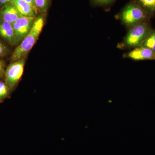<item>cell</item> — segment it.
Masks as SVG:
<instances>
[{
	"instance_id": "cell-6",
	"label": "cell",
	"mask_w": 155,
	"mask_h": 155,
	"mask_svg": "<svg viewBox=\"0 0 155 155\" xmlns=\"http://www.w3.org/2000/svg\"><path fill=\"white\" fill-rule=\"evenodd\" d=\"M124 58L134 61L154 60L155 61V51L145 47L140 46L134 48L123 55Z\"/></svg>"
},
{
	"instance_id": "cell-18",
	"label": "cell",
	"mask_w": 155,
	"mask_h": 155,
	"mask_svg": "<svg viewBox=\"0 0 155 155\" xmlns=\"http://www.w3.org/2000/svg\"><path fill=\"white\" fill-rule=\"evenodd\" d=\"M23 1H25V2H26L29 3V4H30V5H31L34 6V7H35V5L34 1V0H23ZM35 8H36V7H35Z\"/></svg>"
},
{
	"instance_id": "cell-13",
	"label": "cell",
	"mask_w": 155,
	"mask_h": 155,
	"mask_svg": "<svg viewBox=\"0 0 155 155\" xmlns=\"http://www.w3.org/2000/svg\"><path fill=\"white\" fill-rule=\"evenodd\" d=\"M36 8L41 11H45L48 8L50 0H34Z\"/></svg>"
},
{
	"instance_id": "cell-8",
	"label": "cell",
	"mask_w": 155,
	"mask_h": 155,
	"mask_svg": "<svg viewBox=\"0 0 155 155\" xmlns=\"http://www.w3.org/2000/svg\"><path fill=\"white\" fill-rule=\"evenodd\" d=\"M11 3L22 16L35 17L36 15L37 9L23 0H12Z\"/></svg>"
},
{
	"instance_id": "cell-11",
	"label": "cell",
	"mask_w": 155,
	"mask_h": 155,
	"mask_svg": "<svg viewBox=\"0 0 155 155\" xmlns=\"http://www.w3.org/2000/svg\"><path fill=\"white\" fill-rule=\"evenodd\" d=\"M141 46L145 47L155 51V31H152Z\"/></svg>"
},
{
	"instance_id": "cell-10",
	"label": "cell",
	"mask_w": 155,
	"mask_h": 155,
	"mask_svg": "<svg viewBox=\"0 0 155 155\" xmlns=\"http://www.w3.org/2000/svg\"><path fill=\"white\" fill-rule=\"evenodd\" d=\"M134 2L148 14H155V0H135Z\"/></svg>"
},
{
	"instance_id": "cell-1",
	"label": "cell",
	"mask_w": 155,
	"mask_h": 155,
	"mask_svg": "<svg viewBox=\"0 0 155 155\" xmlns=\"http://www.w3.org/2000/svg\"><path fill=\"white\" fill-rule=\"evenodd\" d=\"M152 31L146 22L134 25L128 29L123 40L117 45V48L122 50L133 49L141 46Z\"/></svg>"
},
{
	"instance_id": "cell-14",
	"label": "cell",
	"mask_w": 155,
	"mask_h": 155,
	"mask_svg": "<svg viewBox=\"0 0 155 155\" xmlns=\"http://www.w3.org/2000/svg\"><path fill=\"white\" fill-rule=\"evenodd\" d=\"M115 0H91V2L94 6H104L110 5Z\"/></svg>"
},
{
	"instance_id": "cell-17",
	"label": "cell",
	"mask_w": 155,
	"mask_h": 155,
	"mask_svg": "<svg viewBox=\"0 0 155 155\" xmlns=\"http://www.w3.org/2000/svg\"><path fill=\"white\" fill-rule=\"evenodd\" d=\"M12 0H0V5H5L8 3H11Z\"/></svg>"
},
{
	"instance_id": "cell-4",
	"label": "cell",
	"mask_w": 155,
	"mask_h": 155,
	"mask_svg": "<svg viewBox=\"0 0 155 155\" xmlns=\"http://www.w3.org/2000/svg\"><path fill=\"white\" fill-rule=\"evenodd\" d=\"M25 61L21 59L11 64L5 72L6 84L12 89L18 83L24 71Z\"/></svg>"
},
{
	"instance_id": "cell-15",
	"label": "cell",
	"mask_w": 155,
	"mask_h": 155,
	"mask_svg": "<svg viewBox=\"0 0 155 155\" xmlns=\"http://www.w3.org/2000/svg\"><path fill=\"white\" fill-rule=\"evenodd\" d=\"M7 52V48L0 42V56L5 55Z\"/></svg>"
},
{
	"instance_id": "cell-12",
	"label": "cell",
	"mask_w": 155,
	"mask_h": 155,
	"mask_svg": "<svg viewBox=\"0 0 155 155\" xmlns=\"http://www.w3.org/2000/svg\"><path fill=\"white\" fill-rule=\"evenodd\" d=\"M10 89L8 86L2 81H0V103L8 97Z\"/></svg>"
},
{
	"instance_id": "cell-9",
	"label": "cell",
	"mask_w": 155,
	"mask_h": 155,
	"mask_svg": "<svg viewBox=\"0 0 155 155\" xmlns=\"http://www.w3.org/2000/svg\"><path fill=\"white\" fill-rule=\"evenodd\" d=\"M0 35L11 44H17L13 25L9 22L0 21Z\"/></svg>"
},
{
	"instance_id": "cell-2",
	"label": "cell",
	"mask_w": 155,
	"mask_h": 155,
	"mask_svg": "<svg viewBox=\"0 0 155 155\" xmlns=\"http://www.w3.org/2000/svg\"><path fill=\"white\" fill-rule=\"evenodd\" d=\"M44 23V19L41 16L35 19L29 32L12 54L11 61L13 62L19 61L30 51L41 32Z\"/></svg>"
},
{
	"instance_id": "cell-7",
	"label": "cell",
	"mask_w": 155,
	"mask_h": 155,
	"mask_svg": "<svg viewBox=\"0 0 155 155\" xmlns=\"http://www.w3.org/2000/svg\"><path fill=\"white\" fill-rule=\"evenodd\" d=\"M0 16L2 20L12 24L22 16L11 3L4 5L0 11Z\"/></svg>"
},
{
	"instance_id": "cell-16",
	"label": "cell",
	"mask_w": 155,
	"mask_h": 155,
	"mask_svg": "<svg viewBox=\"0 0 155 155\" xmlns=\"http://www.w3.org/2000/svg\"><path fill=\"white\" fill-rule=\"evenodd\" d=\"M5 64L4 61L0 60V78L2 77L5 74Z\"/></svg>"
},
{
	"instance_id": "cell-5",
	"label": "cell",
	"mask_w": 155,
	"mask_h": 155,
	"mask_svg": "<svg viewBox=\"0 0 155 155\" xmlns=\"http://www.w3.org/2000/svg\"><path fill=\"white\" fill-rule=\"evenodd\" d=\"M34 22V17L22 16L12 24L17 43L22 41L29 32Z\"/></svg>"
},
{
	"instance_id": "cell-3",
	"label": "cell",
	"mask_w": 155,
	"mask_h": 155,
	"mask_svg": "<svg viewBox=\"0 0 155 155\" xmlns=\"http://www.w3.org/2000/svg\"><path fill=\"white\" fill-rule=\"evenodd\" d=\"M147 12L134 2L128 3L118 14V17L126 28L130 27L141 22H146Z\"/></svg>"
}]
</instances>
